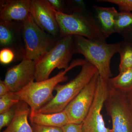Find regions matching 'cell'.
<instances>
[{
  "instance_id": "7a4b0ae2",
  "label": "cell",
  "mask_w": 132,
  "mask_h": 132,
  "mask_svg": "<svg viewBox=\"0 0 132 132\" xmlns=\"http://www.w3.org/2000/svg\"><path fill=\"white\" fill-rule=\"evenodd\" d=\"M85 61V59L74 60L67 68L53 77L41 81H33L15 94L28 104L30 112H36L53 98V91L60 82L68 80V77L66 75L68 72L78 66H82Z\"/></svg>"
},
{
  "instance_id": "4fadbf2b",
  "label": "cell",
  "mask_w": 132,
  "mask_h": 132,
  "mask_svg": "<svg viewBox=\"0 0 132 132\" xmlns=\"http://www.w3.org/2000/svg\"><path fill=\"white\" fill-rule=\"evenodd\" d=\"M95 18L105 37L107 38L114 33L116 17L118 11L114 7H104L93 5Z\"/></svg>"
},
{
  "instance_id": "3957f363",
  "label": "cell",
  "mask_w": 132,
  "mask_h": 132,
  "mask_svg": "<svg viewBox=\"0 0 132 132\" xmlns=\"http://www.w3.org/2000/svg\"><path fill=\"white\" fill-rule=\"evenodd\" d=\"M98 72L95 67L86 60L78 75L65 85L58 84L53 98L38 111L43 113H55L64 111L67 106L90 82Z\"/></svg>"
},
{
  "instance_id": "52a82bcc",
  "label": "cell",
  "mask_w": 132,
  "mask_h": 132,
  "mask_svg": "<svg viewBox=\"0 0 132 132\" xmlns=\"http://www.w3.org/2000/svg\"><path fill=\"white\" fill-rule=\"evenodd\" d=\"M104 105L112 120L111 132H132V112L126 94L109 85Z\"/></svg>"
},
{
  "instance_id": "d4e9b609",
  "label": "cell",
  "mask_w": 132,
  "mask_h": 132,
  "mask_svg": "<svg viewBox=\"0 0 132 132\" xmlns=\"http://www.w3.org/2000/svg\"><path fill=\"white\" fill-rule=\"evenodd\" d=\"M34 132H64L62 128L31 124Z\"/></svg>"
},
{
  "instance_id": "277c9868",
  "label": "cell",
  "mask_w": 132,
  "mask_h": 132,
  "mask_svg": "<svg viewBox=\"0 0 132 132\" xmlns=\"http://www.w3.org/2000/svg\"><path fill=\"white\" fill-rule=\"evenodd\" d=\"M61 37L78 35L93 40L106 42V38L90 10L71 13L55 10Z\"/></svg>"
},
{
  "instance_id": "ba28073f",
  "label": "cell",
  "mask_w": 132,
  "mask_h": 132,
  "mask_svg": "<svg viewBox=\"0 0 132 132\" xmlns=\"http://www.w3.org/2000/svg\"><path fill=\"white\" fill-rule=\"evenodd\" d=\"M109 85L99 75L94 100L86 117L82 123V132H111L107 127L102 114V110L108 96Z\"/></svg>"
},
{
  "instance_id": "ac0fdd59",
  "label": "cell",
  "mask_w": 132,
  "mask_h": 132,
  "mask_svg": "<svg viewBox=\"0 0 132 132\" xmlns=\"http://www.w3.org/2000/svg\"><path fill=\"white\" fill-rule=\"evenodd\" d=\"M132 27V13L131 12H118L116 17L114 33L120 34L126 29Z\"/></svg>"
},
{
  "instance_id": "5b68a950",
  "label": "cell",
  "mask_w": 132,
  "mask_h": 132,
  "mask_svg": "<svg viewBox=\"0 0 132 132\" xmlns=\"http://www.w3.org/2000/svg\"><path fill=\"white\" fill-rule=\"evenodd\" d=\"M75 53L73 35L61 37L53 47L36 61L35 79L41 81L49 78L55 68L66 69Z\"/></svg>"
},
{
  "instance_id": "f546056e",
  "label": "cell",
  "mask_w": 132,
  "mask_h": 132,
  "mask_svg": "<svg viewBox=\"0 0 132 132\" xmlns=\"http://www.w3.org/2000/svg\"><path fill=\"white\" fill-rule=\"evenodd\" d=\"M126 97L132 112V90L126 94Z\"/></svg>"
},
{
  "instance_id": "e0dca14e",
  "label": "cell",
  "mask_w": 132,
  "mask_h": 132,
  "mask_svg": "<svg viewBox=\"0 0 132 132\" xmlns=\"http://www.w3.org/2000/svg\"><path fill=\"white\" fill-rule=\"evenodd\" d=\"M118 53L120 56L119 72L132 68V43L126 41H122Z\"/></svg>"
},
{
  "instance_id": "2e32d148",
  "label": "cell",
  "mask_w": 132,
  "mask_h": 132,
  "mask_svg": "<svg viewBox=\"0 0 132 132\" xmlns=\"http://www.w3.org/2000/svg\"><path fill=\"white\" fill-rule=\"evenodd\" d=\"M108 81L111 87L126 94L132 90V68L119 72Z\"/></svg>"
},
{
  "instance_id": "9a60e30c",
  "label": "cell",
  "mask_w": 132,
  "mask_h": 132,
  "mask_svg": "<svg viewBox=\"0 0 132 132\" xmlns=\"http://www.w3.org/2000/svg\"><path fill=\"white\" fill-rule=\"evenodd\" d=\"M29 116L31 124L62 128L69 123L64 111L50 113L35 112H30Z\"/></svg>"
},
{
  "instance_id": "484cf974",
  "label": "cell",
  "mask_w": 132,
  "mask_h": 132,
  "mask_svg": "<svg viewBox=\"0 0 132 132\" xmlns=\"http://www.w3.org/2000/svg\"><path fill=\"white\" fill-rule=\"evenodd\" d=\"M82 123L80 124L69 123L62 127L64 132H82Z\"/></svg>"
},
{
  "instance_id": "8992f818",
  "label": "cell",
  "mask_w": 132,
  "mask_h": 132,
  "mask_svg": "<svg viewBox=\"0 0 132 132\" xmlns=\"http://www.w3.org/2000/svg\"><path fill=\"white\" fill-rule=\"evenodd\" d=\"M22 25L25 43L23 58L35 61L56 43L36 24L31 14Z\"/></svg>"
},
{
  "instance_id": "9c48e42d",
  "label": "cell",
  "mask_w": 132,
  "mask_h": 132,
  "mask_svg": "<svg viewBox=\"0 0 132 132\" xmlns=\"http://www.w3.org/2000/svg\"><path fill=\"white\" fill-rule=\"evenodd\" d=\"M99 76L97 72L90 82L64 109L69 123L80 124L83 122L94 100Z\"/></svg>"
},
{
  "instance_id": "44dd1931",
  "label": "cell",
  "mask_w": 132,
  "mask_h": 132,
  "mask_svg": "<svg viewBox=\"0 0 132 132\" xmlns=\"http://www.w3.org/2000/svg\"><path fill=\"white\" fill-rule=\"evenodd\" d=\"M16 105L7 111H5L2 113H0L1 130L6 127H7L12 122L15 114Z\"/></svg>"
},
{
  "instance_id": "8fae6325",
  "label": "cell",
  "mask_w": 132,
  "mask_h": 132,
  "mask_svg": "<svg viewBox=\"0 0 132 132\" xmlns=\"http://www.w3.org/2000/svg\"><path fill=\"white\" fill-rule=\"evenodd\" d=\"M30 14L38 26L55 38L60 35L55 10L48 0H31Z\"/></svg>"
},
{
  "instance_id": "603a6c76",
  "label": "cell",
  "mask_w": 132,
  "mask_h": 132,
  "mask_svg": "<svg viewBox=\"0 0 132 132\" xmlns=\"http://www.w3.org/2000/svg\"><path fill=\"white\" fill-rule=\"evenodd\" d=\"M68 3L71 13H80L88 10L85 2L82 0L69 1Z\"/></svg>"
},
{
  "instance_id": "cb8c5ba5",
  "label": "cell",
  "mask_w": 132,
  "mask_h": 132,
  "mask_svg": "<svg viewBox=\"0 0 132 132\" xmlns=\"http://www.w3.org/2000/svg\"><path fill=\"white\" fill-rule=\"evenodd\" d=\"M14 58V52L9 48H4L0 51V62L2 64H9L13 60Z\"/></svg>"
},
{
  "instance_id": "30bf717a",
  "label": "cell",
  "mask_w": 132,
  "mask_h": 132,
  "mask_svg": "<svg viewBox=\"0 0 132 132\" xmlns=\"http://www.w3.org/2000/svg\"><path fill=\"white\" fill-rule=\"evenodd\" d=\"M35 62L23 58L19 64L7 70L3 80L10 92L16 93L35 79Z\"/></svg>"
},
{
  "instance_id": "7402d4cb",
  "label": "cell",
  "mask_w": 132,
  "mask_h": 132,
  "mask_svg": "<svg viewBox=\"0 0 132 132\" xmlns=\"http://www.w3.org/2000/svg\"><path fill=\"white\" fill-rule=\"evenodd\" d=\"M98 2L114 4L118 6L120 12H132V0H98Z\"/></svg>"
},
{
  "instance_id": "83f0119b",
  "label": "cell",
  "mask_w": 132,
  "mask_h": 132,
  "mask_svg": "<svg viewBox=\"0 0 132 132\" xmlns=\"http://www.w3.org/2000/svg\"><path fill=\"white\" fill-rule=\"evenodd\" d=\"M124 40L132 43V27L126 29L120 34Z\"/></svg>"
},
{
  "instance_id": "6da1fadb",
  "label": "cell",
  "mask_w": 132,
  "mask_h": 132,
  "mask_svg": "<svg viewBox=\"0 0 132 132\" xmlns=\"http://www.w3.org/2000/svg\"><path fill=\"white\" fill-rule=\"evenodd\" d=\"M73 36L75 53L82 55L86 61L95 67L102 78L106 80L111 78V59L118 53L122 42L108 44L80 36Z\"/></svg>"
},
{
  "instance_id": "5bb4252c",
  "label": "cell",
  "mask_w": 132,
  "mask_h": 132,
  "mask_svg": "<svg viewBox=\"0 0 132 132\" xmlns=\"http://www.w3.org/2000/svg\"><path fill=\"white\" fill-rule=\"evenodd\" d=\"M30 111L28 104L20 101L16 105L15 114L12 122L2 132H34L28 121Z\"/></svg>"
},
{
  "instance_id": "ffe728a7",
  "label": "cell",
  "mask_w": 132,
  "mask_h": 132,
  "mask_svg": "<svg viewBox=\"0 0 132 132\" xmlns=\"http://www.w3.org/2000/svg\"><path fill=\"white\" fill-rule=\"evenodd\" d=\"M21 101L15 93L10 92L0 97V113L15 106Z\"/></svg>"
},
{
  "instance_id": "f1b7e54d",
  "label": "cell",
  "mask_w": 132,
  "mask_h": 132,
  "mask_svg": "<svg viewBox=\"0 0 132 132\" xmlns=\"http://www.w3.org/2000/svg\"><path fill=\"white\" fill-rule=\"evenodd\" d=\"M10 92L5 82L3 80L0 81V97L7 94Z\"/></svg>"
},
{
  "instance_id": "7c38bea8",
  "label": "cell",
  "mask_w": 132,
  "mask_h": 132,
  "mask_svg": "<svg viewBox=\"0 0 132 132\" xmlns=\"http://www.w3.org/2000/svg\"><path fill=\"white\" fill-rule=\"evenodd\" d=\"M30 2L31 0L1 1V21L23 22L30 14Z\"/></svg>"
},
{
  "instance_id": "4316f807",
  "label": "cell",
  "mask_w": 132,
  "mask_h": 132,
  "mask_svg": "<svg viewBox=\"0 0 132 132\" xmlns=\"http://www.w3.org/2000/svg\"><path fill=\"white\" fill-rule=\"evenodd\" d=\"M55 10L61 13H65V7L63 2L60 0H48Z\"/></svg>"
},
{
  "instance_id": "d6986e66",
  "label": "cell",
  "mask_w": 132,
  "mask_h": 132,
  "mask_svg": "<svg viewBox=\"0 0 132 132\" xmlns=\"http://www.w3.org/2000/svg\"><path fill=\"white\" fill-rule=\"evenodd\" d=\"M12 23L0 21V44L3 47L8 46L13 40Z\"/></svg>"
}]
</instances>
